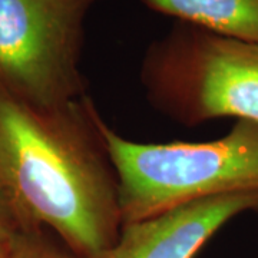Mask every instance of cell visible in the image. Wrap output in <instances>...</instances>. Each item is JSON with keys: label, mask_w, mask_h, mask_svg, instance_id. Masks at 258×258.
I'll use <instances>...</instances> for the list:
<instances>
[{"label": "cell", "mask_w": 258, "mask_h": 258, "mask_svg": "<svg viewBox=\"0 0 258 258\" xmlns=\"http://www.w3.org/2000/svg\"><path fill=\"white\" fill-rule=\"evenodd\" d=\"M88 95L40 109L0 92V194L22 230L55 232L79 258L113 245L119 184Z\"/></svg>", "instance_id": "obj_1"}, {"label": "cell", "mask_w": 258, "mask_h": 258, "mask_svg": "<svg viewBox=\"0 0 258 258\" xmlns=\"http://www.w3.org/2000/svg\"><path fill=\"white\" fill-rule=\"evenodd\" d=\"M122 225L201 198L258 194V122L238 119L205 142H135L103 123Z\"/></svg>", "instance_id": "obj_2"}, {"label": "cell", "mask_w": 258, "mask_h": 258, "mask_svg": "<svg viewBox=\"0 0 258 258\" xmlns=\"http://www.w3.org/2000/svg\"><path fill=\"white\" fill-rule=\"evenodd\" d=\"M141 78L151 103L184 125L258 122V43L178 22L149 45Z\"/></svg>", "instance_id": "obj_3"}, {"label": "cell", "mask_w": 258, "mask_h": 258, "mask_svg": "<svg viewBox=\"0 0 258 258\" xmlns=\"http://www.w3.org/2000/svg\"><path fill=\"white\" fill-rule=\"evenodd\" d=\"M99 2L0 0V92L40 109L85 96V20Z\"/></svg>", "instance_id": "obj_4"}, {"label": "cell", "mask_w": 258, "mask_h": 258, "mask_svg": "<svg viewBox=\"0 0 258 258\" xmlns=\"http://www.w3.org/2000/svg\"><path fill=\"white\" fill-rule=\"evenodd\" d=\"M258 211V194L201 198L123 224L118 240L92 258H194L232 218Z\"/></svg>", "instance_id": "obj_5"}, {"label": "cell", "mask_w": 258, "mask_h": 258, "mask_svg": "<svg viewBox=\"0 0 258 258\" xmlns=\"http://www.w3.org/2000/svg\"><path fill=\"white\" fill-rule=\"evenodd\" d=\"M181 23L242 42L258 43V0H142Z\"/></svg>", "instance_id": "obj_6"}, {"label": "cell", "mask_w": 258, "mask_h": 258, "mask_svg": "<svg viewBox=\"0 0 258 258\" xmlns=\"http://www.w3.org/2000/svg\"><path fill=\"white\" fill-rule=\"evenodd\" d=\"M9 258H79L47 240L42 230H19L10 242Z\"/></svg>", "instance_id": "obj_7"}, {"label": "cell", "mask_w": 258, "mask_h": 258, "mask_svg": "<svg viewBox=\"0 0 258 258\" xmlns=\"http://www.w3.org/2000/svg\"><path fill=\"white\" fill-rule=\"evenodd\" d=\"M20 228L15 214L12 212L8 203L0 194V244L10 242Z\"/></svg>", "instance_id": "obj_8"}, {"label": "cell", "mask_w": 258, "mask_h": 258, "mask_svg": "<svg viewBox=\"0 0 258 258\" xmlns=\"http://www.w3.org/2000/svg\"><path fill=\"white\" fill-rule=\"evenodd\" d=\"M12 242V241H10ZM10 242H3L0 244V258H9Z\"/></svg>", "instance_id": "obj_9"}]
</instances>
